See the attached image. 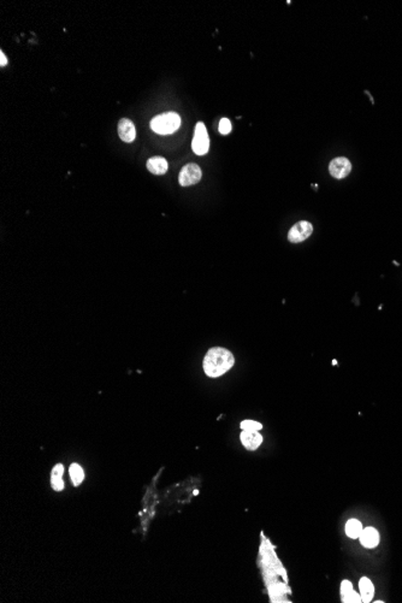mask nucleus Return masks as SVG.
Segmentation results:
<instances>
[{"mask_svg": "<svg viewBox=\"0 0 402 603\" xmlns=\"http://www.w3.org/2000/svg\"><path fill=\"white\" fill-rule=\"evenodd\" d=\"M235 364V358L233 353L226 348L215 347L209 350L204 358L203 367L206 376L217 378L227 373Z\"/></svg>", "mask_w": 402, "mask_h": 603, "instance_id": "obj_1", "label": "nucleus"}, {"mask_svg": "<svg viewBox=\"0 0 402 603\" xmlns=\"http://www.w3.org/2000/svg\"><path fill=\"white\" fill-rule=\"evenodd\" d=\"M151 129L160 135H170L181 127V117L176 112H165L155 116L151 121Z\"/></svg>", "mask_w": 402, "mask_h": 603, "instance_id": "obj_2", "label": "nucleus"}, {"mask_svg": "<svg viewBox=\"0 0 402 603\" xmlns=\"http://www.w3.org/2000/svg\"><path fill=\"white\" fill-rule=\"evenodd\" d=\"M191 148L196 155H205L210 148V137L203 122L196 123L194 130V137L191 141Z\"/></svg>", "mask_w": 402, "mask_h": 603, "instance_id": "obj_3", "label": "nucleus"}, {"mask_svg": "<svg viewBox=\"0 0 402 603\" xmlns=\"http://www.w3.org/2000/svg\"><path fill=\"white\" fill-rule=\"evenodd\" d=\"M201 177H203V171H201L199 165L190 163L182 167L178 176V182L182 187H189V185L199 183Z\"/></svg>", "mask_w": 402, "mask_h": 603, "instance_id": "obj_4", "label": "nucleus"}, {"mask_svg": "<svg viewBox=\"0 0 402 603\" xmlns=\"http://www.w3.org/2000/svg\"><path fill=\"white\" fill-rule=\"evenodd\" d=\"M312 232H313V227H312L310 222H298L290 228L289 233H288V240L292 244H299V242L305 241L306 239L310 238Z\"/></svg>", "mask_w": 402, "mask_h": 603, "instance_id": "obj_5", "label": "nucleus"}, {"mask_svg": "<svg viewBox=\"0 0 402 603\" xmlns=\"http://www.w3.org/2000/svg\"><path fill=\"white\" fill-rule=\"evenodd\" d=\"M352 171V164L344 157H338L332 159L329 164L330 175L337 179H342L347 177Z\"/></svg>", "mask_w": 402, "mask_h": 603, "instance_id": "obj_6", "label": "nucleus"}, {"mask_svg": "<svg viewBox=\"0 0 402 603\" xmlns=\"http://www.w3.org/2000/svg\"><path fill=\"white\" fill-rule=\"evenodd\" d=\"M240 440L244 447L248 451H257L263 443V436L259 431H246L244 430L240 435Z\"/></svg>", "mask_w": 402, "mask_h": 603, "instance_id": "obj_7", "label": "nucleus"}, {"mask_svg": "<svg viewBox=\"0 0 402 603\" xmlns=\"http://www.w3.org/2000/svg\"><path fill=\"white\" fill-rule=\"evenodd\" d=\"M118 135L124 142H133L136 137L134 123L128 118H122L118 123Z\"/></svg>", "mask_w": 402, "mask_h": 603, "instance_id": "obj_8", "label": "nucleus"}, {"mask_svg": "<svg viewBox=\"0 0 402 603\" xmlns=\"http://www.w3.org/2000/svg\"><path fill=\"white\" fill-rule=\"evenodd\" d=\"M360 543L364 545L365 548L372 549L376 548L379 543V533L374 527H366L362 530L361 535H360Z\"/></svg>", "mask_w": 402, "mask_h": 603, "instance_id": "obj_9", "label": "nucleus"}, {"mask_svg": "<svg viewBox=\"0 0 402 603\" xmlns=\"http://www.w3.org/2000/svg\"><path fill=\"white\" fill-rule=\"evenodd\" d=\"M147 169L153 175H164L169 169V164L163 157H153L147 160Z\"/></svg>", "mask_w": 402, "mask_h": 603, "instance_id": "obj_10", "label": "nucleus"}, {"mask_svg": "<svg viewBox=\"0 0 402 603\" xmlns=\"http://www.w3.org/2000/svg\"><path fill=\"white\" fill-rule=\"evenodd\" d=\"M341 596H342V602H344V603L362 602L361 596L353 590V585L349 580H343L341 583Z\"/></svg>", "mask_w": 402, "mask_h": 603, "instance_id": "obj_11", "label": "nucleus"}, {"mask_svg": "<svg viewBox=\"0 0 402 603\" xmlns=\"http://www.w3.org/2000/svg\"><path fill=\"white\" fill-rule=\"evenodd\" d=\"M359 590H360V596H361L362 602L368 603L372 601V598H373V595H374V586L370 579L366 578V577H362L361 579H360Z\"/></svg>", "mask_w": 402, "mask_h": 603, "instance_id": "obj_12", "label": "nucleus"}, {"mask_svg": "<svg viewBox=\"0 0 402 603\" xmlns=\"http://www.w3.org/2000/svg\"><path fill=\"white\" fill-rule=\"evenodd\" d=\"M63 473H64V466L62 464L56 465L52 470V475H51V485L55 491H62L64 489V481H63Z\"/></svg>", "mask_w": 402, "mask_h": 603, "instance_id": "obj_13", "label": "nucleus"}, {"mask_svg": "<svg viewBox=\"0 0 402 603\" xmlns=\"http://www.w3.org/2000/svg\"><path fill=\"white\" fill-rule=\"evenodd\" d=\"M362 524L360 523L358 519H350L346 524V533L349 538H359L362 532Z\"/></svg>", "mask_w": 402, "mask_h": 603, "instance_id": "obj_14", "label": "nucleus"}, {"mask_svg": "<svg viewBox=\"0 0 402 603\" xmlns=\"http://www.w3.org/2000/svg\"><path fill=\"white\" fill-rule=\"evenodd\" d=\"M69 473H70V478L71 481H73L75 487H79L81 483L83 482V479H85V472H83V469L79 464L71 465L70 469H69Z\"/></svg>", "mask_w": 402, "mask_h": 603, "instance_id": "obj_15", "label": "nucleus"}, {"mask_svg": "<svg viewBox=\"0 0 402 603\" xmlns=\"http://www.w3.org/2000/svg\"><path fill=\"white\" fill-rule=\"evenodd\" d=\"M240 427L246 431H259L263 429V425L256 421H244Z\"/></svg>", "mask_w": 402, "mask_h": 603, "instance_id": "obj_16", "label": "nucleus"}, {"mask_svg": "<svg viewBox=\"0 0 402 603\" xmlns=\"http://www.w3.org/2000/svg\"><path fill=\"white\" fill-rule=\"evenodd\" d=\"M218 130L222 135H228L232 131V122L228 118H222L218 125Z\"/></svg>", "mask_w": 402, "mask_h": 603, "instance_id": "obj_17", "label": "nucleus"}, {"mask_svg": "<svg viewBox=\"0 0 402 603\" xmlns=\"http://www.w3.org/2000/svg\"><path fill=\"white\" fill-rule=\"evenodd\" d=\"M0 65L2 67H5V65H8V58L5 57L4 52H0Z\"/></svg>", "mask_w": 402, "mask_h": 603, "instance_id": "obj_18", "label": "nucleus"}]
</instances>
